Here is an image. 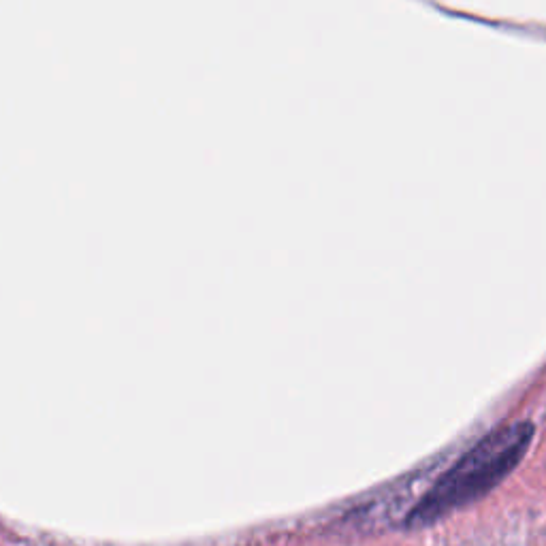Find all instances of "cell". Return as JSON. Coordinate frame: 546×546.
Segmentation results:
<instances>
[{"mask_svg":"<svg viewBox=\"0 0 546 546\" xmlns=\"http://www.w3.org/2000/svg\"><path fill=\"white\" fill-rule=\"evenodd\" d=\"M534 425L521 421L493 431L461 457L408 515V527H425L485 497L523 461Z\"/></svg>","mask_w":546,"mask_h":546,"instance_id":"cell-1","label":"cell"}]
</instances>
